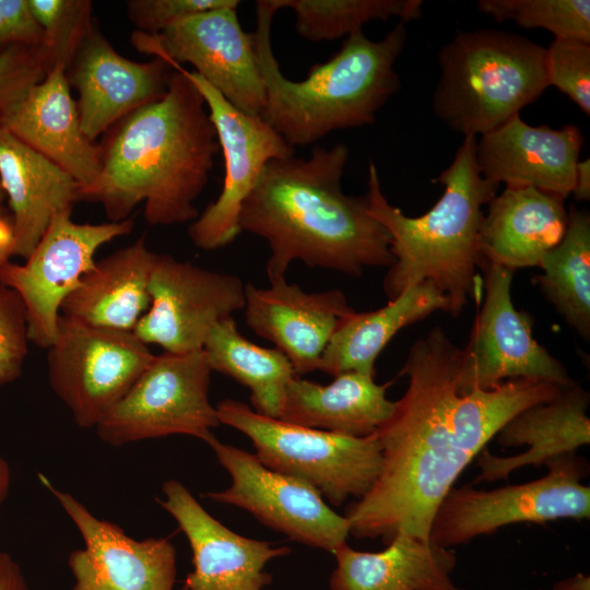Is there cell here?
<instances>
[{
  "label": "cell",
  "instance_id": "obj_27",
  "mask_svg": "<svg viewBox=\"0 0 590 590\" xmlns=\"http://www.w3.org/2000/svg\"><path fill=\"white\" fill-rule=\"evenodd\" d=\"M155 255L142 236L96 261L64 299L60 315L95 327L133 331L150 307Z\"/></svg>",
  "mask_w": 590,
  "mask_h": 590
},
{
  "label": "cell",
  "instance_id": "obj_12",
  "mask_svg": "<svg viewBox=\"0 0 590 590\" xmlns=\"http://www.w3.org/2000/svg\"><path fill=\"white\" fill-rule=\"evenodd\" d=\"M239 1L209 10L149 35L134 31L131 43L139 52L166 62H188L202 79L243 113L261 116L266 87L253 33L240 26Z\"/></svg>",
  "mask_w": 590,
  "mask_h": 590
},
{
  "label": "cell",
  "instance_id": "obj_40",
  "mask_svg": "<svg viewBox=\"0 0 590 590\" xmlns=\"http://www.w3.org/2000/svg\"><path fill=\"white\" fill-rule=\"evenodd\" d=\"M0 590H31L20 565L4 552H0Z\"/></svg>",
  "mask_w": 590,
  "mask_h": 590
},
{
  "label": "cell",
  "instance_id": "obj_45",
  "mask_svg": "<svg viewBox=\"0 0 590 590\" xmlns=\"http://www.w3.org/2000/svg\"><path fill=\"white\" fill-rule=\"evenodd\" d=\"M5 194H4V191L1 187V184H0V214H2V211H3V202L5 200Z\"/></svg>",
  "mask_w": 590,
  "mask_h": 590
},
{
  "label": "cell",
  "instance_id": "obj_1",
  "mask_svg": "<svg viewBox=\"0 0 590 590\" xmlns=\"http://www.w3.org/2000/svg\"><path fill=\"white\" fill-rule=\"evenodd\" d=\"M460 349L434 327L409 350L399 376L408 388L376 432L381 467L371 488L345 510L350 534L398 532L429 540L433 517L465 467L526 408L556 397L562 387L510 379L489 390L458 388Z\"/></svg>",
  "mask_w": 590,
  "mask_h": 590
},
{
  "label": "cell",
  "instance_id": "obj_14",
  "mask_svg": "<svg viewBox=\"0 0 590 590\" xmlns=\"http://www.w3.org/2000/svg\"><path fill=\"white\" fill-rule=\"evenodd\" d=\"M167 63L184 73L202 95L223 154L225 175L221 193L188 227V235L197 247L215 250L233 243L240 233L243 202L268 162L293 156L294 148L260 116L234 107L194 71L175 62Z\"/></svg>",
  "mask_w": 590,
  "mask_h": 590
},
{
  "label": "cell",
  "instance_id": "obj_25",
  "mask_svg": "<svg viewBox=\"0 0 590 590\" xmlns=\"http://www.w3.org/2000/svg\"><path fill=\"white\" fill-rule=\"evenodd\" d=\"M564 199L531 186L506 187L487 204L480 231L482 262L511 271L539 267L563 238Z\"/></svg>",
  "mask_w": 590,
  "mask_h": 590
},
{
  "label": "cell",
  "instance_id": "obj_21",
  "mask_svg": "<svg viewBox=\"0 0 590 590\" xmlns=\"http://www.w3.org/2000/svg\"><path fill=\"white\" fill-rule=\"evenodd\" d=\"M583 135L577 126H531L511 117L476 141V162L488 181L531 186L566 199L573 190Z\"/></svg>",
  "mask_w": 590,
  "mask_h": 590
},
{
  "label": "cell",
  "instance_id": "obj_17",
  "mask_svg": "<svg viewBox=\"0 0 590 590\" xmlns=\"http://www.w3.org/2000/svg\"><path fill=\"white\" fill-rule=\"evenodd\" d=\"M44 486L78 528L84 546L68 557L71 590H173L176 550L164 538L135 540L94 516L80 500L39 473Z\"/></svg>",
  "mask_w": 590,
  "mask_h": 590
},
{
  "label": "cell",
  "instance_id": "obj_34",
  "mask_svg": "<svg viewBox=\"0 0 590 590\" xmlns=\"http://www.w3.org/2000/svg\"><path fill=\"white\" fill-rule=\"evenodd\" d=\"M43 31L40 49L48 72L56 66L67 70L76 49L95 25L88 0H26Z\"/></svg>",
  "mask_w": 590,
  "mask_h": 590
},
{
  "label": "cell",
  "instance_id": "obj_2",
  "mask_svg": "<svg viewBox=\"0 0 590 590\" xmlns=\"http://www.w3.org/2000/svg\"><path fill=\"white\" fill-rule=\"evenodd\" d=\"M349 149L316 146L308 158L268 162L243 202L240 232L264 239L268 280L286 279L294 261L359 276L366 268L390 267V236L369 213L367 199L345 194L342 175Z\"/></svg>",
  "mask_w": 590,
  "mask_h": 590
},
{
  "label": "cell",
  "instance_id": "obj_38",
  "mask_svg": "<svg viewBox=\"0 0 590 590\" xmlns=\"http://www.w3.org/2000/svg\"><path fill=\"white\" fill-rule=\"evenodd\" d=\"M236 0H129L126 12L137 32L160 34L192 15L233 4Z\"/></svg>",
  "mask_w": 590,
  "mask_h": 590
},
{
  "label": "cell",
  "instance_id": "obj_32",
  "mask_svg": "<svg viewBox=\"0 0 590 590\" xmlns=\"http://www.w3.org/2000/svg\"><path fill=\"white\" fill-rule=\"evenodd\" d=\"M278 9L295 13L297 33L307 40H333L363 31L371 21L398 17L401 22L422 15V0H273Z\"/></svg>",
  "mask_w": 590,
  "mask_h": 590
},
{
  "label": "cell",
  "instance_id": "obj_42",
  "mask_svg": "<svg viewBox=\"0 0 590 590\" xmlns=\"http://www.w3.org/2000/svg\"><path fill=\"white\" fill-rule=\"evenodd\" d=\"M14 236L11 219L0 214V264L13 255Z\"/></svg>",
  "mask_w": 590,
  "mask_h": 590
},
{
  "label": "cell",
  "instance_id": "obj_30",
  "mask_svg": "<svg viewBox=\"0 0 590 590\" xmlns=\"http://www.w3.org/2000/svg\"><path fill=\"white\" fill-rule=\"evenodd\" d=\"M202 350L213 371L229 376L249 389L256 412L281 417L288 385L297 377L283 353L249 341L239 332L233 317L213 326Z\"/></svg>",
  "mask_w": 590,
  "mask_h": 590
},
{
  "label": "cell",
  "instance_id": "obj_19",
  "mask_svg": "<svg viewBox=\"0 0 590 590\" xmlns=\"http://www.w3.org/2000/svg\"><path fill=\"white\" fill-rule=\"evenodd\" d=\"M172 72L161 58L138 62L120 55L94 25L66 70L79 94L83 133L95 141L130 113L162 98Z\"/></svg>",
  "mask_w": 590,
  "mask_h": 590
},
{
  "label": "cell",
  "instance_id": "obj_31",
  "mask_svg": "<svg viewBox=\"0 0 590 590\" xmlns=\"http://www.w3.org/2000/svg\"><path fill=\"white\" fill-rule=\"evenodd\" d=\"M535 282L565 321L590 338V215L571 206L562 240L541 259Z\"/></svg>",
  "mask_w": 590,
  "mask_h": 590
},
{
  "label": "cell",
  "instance_id": "obj_35",
  "mask_svg": "<svg viewBox=\"0 0 590 590\" xmlns=\"http://www.w3.org/2000/svg\"><path fill=\"white\" fill-rule=\"evenodd\" d=\"M546 49V78L590 115V43L554 38Z\"/></svg>",
  "mask_w": 590,
  "mask_h": 590
},
{
  "label": "cell",
  "instance_id": "obj_39",
  "mask_svg": "<svg viewBox=\"0 0 590 590\" xmlns=\"http://www.w3.org/2000/svg\"><path fill=\"white\" fill-rule=\"evenodd\" d=\"M43 31L26 0H0V51L15 45H40Z\"/></svg>",
  "mask_w": 590,
  "mask_h": 590
},
{
  "label": "cell",
  "instance_id": "obj_9",
  "mask_svg": "<svg viewBox=\"0 0 590 590\" xmlns=\"http://www.w3.org/2000/svg\"><path fill=\"white\" fill-rule=\"evenodd\" d=\"M213 369L203 350L154 355L128 392L96 425L111 446L189 435L205 441L221 423L209 399Z\"/></svg>",
  "mask_w": 590,
  "mask_h": 590
},
{
  "label": "cell",
  "instance_id": "obj_20",
  "mask_svg": "<svg viewBox=\"0 0 590 590\" xmlns=\"http://www.w3.org/2000/svg\"><path fill=\"white\" fill-rule=\"evenodd\" d=\"M248 327L283 353L299 377L318 370L322 354L354 309L340 290L306 292L286 279L245 287Z\"/></svg>",
  "mask_w": 590,
  "mask_h": 590
},
{
  "label": "cell",
  "instance_id": "obj_26",
  "mask_svg": "<svg viewBox=\"0 0 590 590\" xmlns=\"http://www.w3.org/2000/svg\"><path fill=\"white\" fill-rule=\"evenodd\" d=\"M337 566L330 590H460L450 575L452 550L398 532L379 552H362L346 543L332 553Z\"/></svg>",
  "mask_w": 590,
  "mask_h": 590
},
{
  "label": "cell",
  "instance_id": "obj_15",
  "mask_svg": "<svg viewBox=\"0 0 590 590\" xmlns=\"http://www.w3.org/2000/svg\"><path fill=\"white\" fill-rule=\"evenodd\" d=\"M131 217L121 222L79 224L71 214L52 220L25 263L0 264V283L22 299L28 339L49 349L57 332L61 305L95 266V252L113 239L129 234Z\"/></svg>",
  "mask_w": 590,
  "mask_h": 590
},
{
  "label": "cell",
  "instance_id": "obj_37",
  "mask_svg": "<svg viewBox=\"0 0 590 590\" xmlns=\"http://www.w3.org/2000/svg\"><path fill=\"white\" fill-rule=\"evenodd\" d=\"M28 340L27 316L22 299L0 283V385L21 376Z\"/></svg>",
  "mask_w": 590,
  "mask_h": 590
},
{
  "label": "cell",
  "instance_id": "obj_3",
  "mask_svg": "<svg viewBox=\"0 0 590 590\" xmlns=\"http://www.w3.org/2000/svg\"><path fill=\"white\" fill-rule=\"evenodd\" d=\"M97 179L79 200L101 203L109 222L129 219L144 202L151 226L194 221L220 151L215 128L196 86L173 69L165 95L120 119L99 143Z\"/></svg>",
  "mask_w": 590,
  "mask_h": 590
},
{
  "label": "cell",
  "instance_id": "obj_11",
  "mask_svg": "<svg viewBox=\"0 0 590 590\" xmlns=\"http://www.w3.org/2000/svg\"><path fill=\"white\" fill-rule=\"evenodd\" d=\"M485 294L464 349H460L458 388L489 390L510 379L544 380L560 387L576 381L532 334V318L511 300L514 271L482 262Z\"/></svg>",
  "mask_w": 590,
  "mask_h": 590
},
{
  "label": "cell",
  "instance_id": "obj_41",
  "mask_svg": "<svg viewBox=\"0 0 590 590\" xmlns=\"http://www.w3.org/2000/svg\"><path fill=\"white\" fill-rule=\"evenodd\" d=\"M577 201L590 200V160L578 161L571 193Z\"/></svg>",
  "mask_w": 590,
  "mask_h": 590
},
{
  "label": "cell",
  "instance_id": "obj_5",
  "mask_svg": "<svg viewBox=\"0 0 590 590\" xmlns=\"http://www.w3.org/2000/svg\"><path fill=\"white\" fill-rule=\"evenodd\" d=\"M476 141V137H464L451 164L434 179L444 187L441 197L416 217L389 203L377 167L369 163L367 206L388 232L393 257L382 283L389 299L429 281L447 296L448 312L457 317L470 297H479L482 208L496 196L499 185L481 175Z\"/></svg>",
  "mask_w": 590,
  "mask_h": 590
},
{
  "label": "cell",
  "instance_id": "obj_29",
  "mask_svg": "<svg viewBox=\"0 0 590 590\" xmlns=\"http://www.w3.org/2000/svg\"><path fill=\"white\" fill-rule=\"evenodd\" d=\"M449 311L447 296L429 281L409 287L381 308L346 316L327 345L318 370L332 377L345 373L376 376L375 363L403 328L435 311Z\"/></svg>",
  "mask_w": 590,
  "mask_h": 590
},
{
  "label": "cell",
  "instance_id": "obj_13",
  "mask_svg": "<svg viewBox=\"0 0 590 590\" xmlns=\"http://www.w3.org/2000/svg\"><path fill=\"white\" fill-rule=\"evenodd\" d=\"M205 442L232 483L209 499L243 508L269 528L302 544L333 553L346 543L350 527L308 483L267 468L253 453L211 435Z\"/></svg>",
  "mask_w": 590,
  "mask_h": 590
},
{
  "label": "cell",
  "instance_id": "obj_10",
  "mask_svg": "<svg viewBox=\"0 0 590 590\" xmlns=\"http://www.w3.org/2000/svg\"><path fill=\"white\" fill-rule=\"evenodd\" d=\"M48 350L50 387L81 428L96 427L154 356L132 331L62 315Z\"/></svg>",
  "mask_w": 590,
  "mask_h": 590
},
{
  "label": "cell",
  "instance_id": "obj_28",
  "mask_svg": "<svg viewBox=\"0 0 590 590\" xmlns=\"http://www.w3.org/2000/svg\"><path fill=\"white\" fill-rule=\"evenodd\" d=\"M390 382L375 376L345 373L328 385L295 377L288 385L281 420L352 437L375 434L391 416L396 401L387 398Z\"/></svg>",
  "mask_w": 590,
  "mask_h": 590
},
{
  "label": "cell",
  "instance_id": "obj_43",
  "mask_svg": "<svg viewBox=\"0 0 590 590\" xmlns=\"http://www.w3.org/2000/svg\"><path fill=\"white\" fill-rule=\"evenodd\" d=\"M552 590H590V578L578 573L558 581Z\"/></svg>",
  "mask_w": 590,
  "mask_h": 590
},
{
  "label": "cell",
  "instance_id": "obj_23",
  "mask_svg": "<svg viewBox=\"0 0 590 590\" xmlns=\"http://www.w3.org/2000/svg\"><path fill=\"white\" fill-rule=\"evenodd\" d=\"M0 184L12 212L13 255L33 252L52 220L71 214L80 185L57 164L0 126Z\"/></svg>",
  "mask_w": 590,
  "mask_h": 590
},
{
  "label": "cell",
  "instance_id": "obj_22",
  "mask_svg": "<svg viewBox=\"0 0 590 590\" xmlns=\"http://www.w3.org/2000/svg\"><path fill=\"white\" fill-rule=\"evenodd\" d=\"M70 88L66 68L54 67L0 126L57 164L84 188L101 173V148L83 133Z\"/></svg>",
  "mask_w": 590,
  "mask_h": 590
},
{
  "label": "cell",
  "instance_id": "obj_8",
  "mask_svg": "<svg viewBox=\"0 0 590 590\" xmlns=\"http://www.w3.org/2000/svg\"><path fill=\"white\" fill-rule=\"evenodd\" d=\"M545 465L544 476L523 484L489 491L451 488L433 517L429 541L450 548L514 523L588 519L590 487L581 483L588 462L575 452Z\"/></svg>",
  "mask_w": 590,
  "mask_h": 590
},
{
  "label": "cell",
  "instance_id": "obj_7",
  "mask_svg": "<svg viewBox=\"0 0 590 590\" xmlns=\"http://www.w3.org/2000/svg\"><path fill=\"white\" fill-rule=\"evenodd\" d=\"M215 408L220 423L252 441L262 464L308 483L333 506L359 499L378 477L381 446L376 433L352 437L310 428L262 415L234 399Z\"/></svg>",
  "mask_w": 590,
  "mask_h": 590
},
{
  "label": "cell",
  "instance_id": "obj_44",
  "mask_svg": "<svg viewBox=\"0 0 590 590\" xmlns=\"http://www.w3.org/2000/svg\"><path fill=\"white\" fill-rule=\"evenodd\" d=\"M11 483V472L8 462L0 455V506L8 496Z\"/></svg>",
  "mask_w": 590,
  "mask_h": 590
},
{
  "label": "cell",
  "instance_id": "obj_33",
  "mask_svg": "<svg viewBox=\"0 0 590 590\" xmlns=\"http://www.w3.org/2000/svg\"><path fill=\"white\" fill-rule=\"evenodd\" d=\"M477 9L502 23L514 21L523 28H543L554 38L590 43L589 0H480Z\"/></svg>",
  "mask_w": 590,
  "mask_h": 590
},
{
  "label": "cell",
  "instance_id": "obj_36",
  "mask_svg": "<svg viewBox=\"0 0 590 590\" xmlns=\"http://www.w3.org/2000/svg\"><path fill=\"white\" fill-rule=\"evenodd\" d=\"M47 73L40 45H15L0 51V125Z\"/></svg>",
  "mask_w": 590,
  "mask_h": 590
},
{
  "label": "cell",
  "instance_id": "obj_6",
  "mask_svg": "<svg viewBox=\"0 0 590 590\" xmlns=\"http://www.w3.org/2000/svg\"><path fill=\"white\" fill-rule=\"evenodd\" d=\"M437 60L433 110L464 137L493 131L548 87L545 47L506 31L459 32Z\"/></svg>",
  "mask_w": 590,
  "mask_h": 590
},
{
  "label": "cell",
  "instance_id": "obj_24",
  "mask_svg": "<svg viewBox=\"0 0 590 590\" xmlns=\"http://www.w3.org/2000/svg\"><path fill=\"white\" fill-rule=\"evenodd\" d=\"M590 394L577 382L564 388L548 401L526 408L510 418L497 433L503 447L528 446L519 455L498 457L483 449L477 455L480 474L475 483L507 479L514 471L540 467L568 453H575L590 442V418L587 410Z\"/></svg>",
  "mask_w": 590,
  "mask_h": 590
},
{
  "label": "cell",
  "instance_id": "obj_4",
  "mask_svg": "<svg viewBox=\"0 0 590 590\" xmlns=\"http://www.w3.org/2000/svg\"><path fill=\"white\" fill-rule=\"evenodd\" d=\"M278 10L273 0L257 1L253 38L266 87L260 117L292 148L312 144L334 130L374 123L401 85L394 66L406 43L405 23H397L380 40L363 31L347 36L328 61L314 64L304 80L292 81L272 50Z\"/></svg>",
  "mask_w": 590,
  "mask_h": 590
},
{
  "label": "cell",
  "instance_id": "obj_18",
  "mask_svg": "<svg viewBox=\"0 0 590 590\" xmlns=\"http://www.w3.org/2000/svg\"><path fill=\"white\" fill-rule=\"evenodd\" d=\"M163 507L178 523L192 552L184 590H263L271 582L266 565L291 548L240 535L213 518L177 480L162 486Z\"/></svg>",
  "mask_w": 590,
  "mask_h": 590
},
{
  "label": "cell",
  "instance_id": "obj_16",
  "mask_svg": "<svg viewBox=\"0 0 590 590\" xmlns=\"http://www.w3.org/2000/svg\"><path fill=\"white\" fill-rule=\"evenodd\" d=\"M245 287L236 275L156 253L149 281L150 307L132 332L164 352L202 350L215 323L244 309Z\"/></svg>",
  "mask_w": 590,
  "mask_h": 590
}]
</instances>
